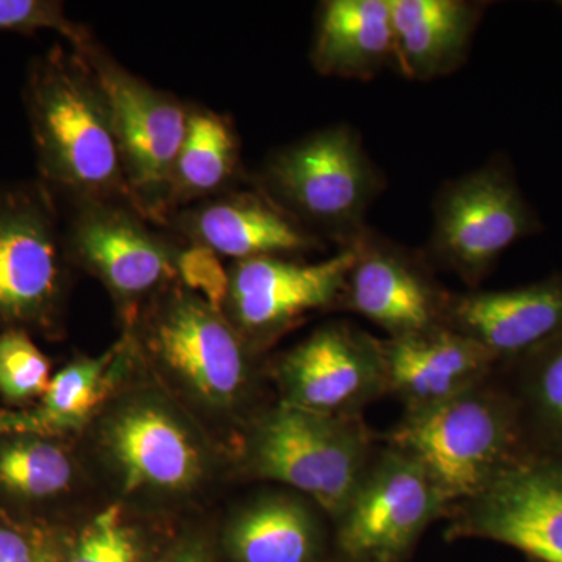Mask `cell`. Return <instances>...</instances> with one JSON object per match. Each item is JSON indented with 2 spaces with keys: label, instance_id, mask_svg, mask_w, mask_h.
Segmentation results:
<instances>
[{
  "label": "cell",
  "instance_id": "6da1fadb",
  "mask_svg": "<svg viewBox=\"0 0 562 562\" xmlns=\"http://www.w3.org/2000/svg\"><path fill=\"white\" fill-rule=\"evenodd\" d=\"M24 103L40 183L50 194L131 205L110 102L83 54L55 46L35 58Z\"/></svg>",
  "mask_w": 562,
  "mask_h": 562
},
{
  "label": "cell",
  "instance_id": "7a4b0ae2",
  "mask_svg": "<svg viewBox=\"0 0 562 562\" xmlns=\"http://www.w3.org/2000/svg\"><path fill=\"white\" fill-rule=\"evenodd\" d=\"M395 442L419 462L443 502L476 497L495 476L535 454L509 392L468 390L414 409Z\"/></svg>",
  "mask_w": 562,
  "mask_h": 562
},
{
  "label": "cell",
  "instance_id": "3957f363",
  "mask_svg": "<svg viewBox=\"0 0 562 562\" xmlns=\"http://www.w3.org/2000/svg\"><path fill=\"white\" fill-rule=\"evenodd\" d=\"M262 180L277 205L346 247L366 232V211L383 188L382 176L349 125L324 128L277 151Z\"/></svg>",
  "mask_w": 562,
  "mask_h": 562
},
{
  "label": "cell",
  "instance_id": "277c9868",
  "mask_svg": "<svg viewBox=\"0 0 562 562\" xmlns=\"http://www.w3.org/2000/svg\"><path fill=\"white\" fill-rule=\"evenodd\" d=\"M79 52L109 99L132 209L144 220L165 221L171 213L173 168L187 138L191 109L133 76L98 44Z\"/></svg>",
  "mask_w": 562,
  "mask_h": 562
},
{
  "label": "cell",
  "instance_id": "5b68a950",
  "mask_svg": "<svg viewBox=\"0 0 562 562\" xmlns=\"http://www.w3.org/2000/svg\"><path fill=\"white\" fill-rule=\"evenodd\" d=\"M513 166L503 157L447 183L435 203L432 255L475 283L506 249L541 233Z\"/></svg>",
  "mask_w": 562,
  "mask_h": 562
},
{
  "label": "cell",
  "instance_id": "8992f818",
  "mask_svg": "<svg viewBox=\"0 0 562 562\" xmlns=\"http://www.w3.org/2000/svg\"><path fill=\"white\" fill-rule=\"evenodd\" d=\"M254 462L266 479L290 484L325 512L344 516L361 483L364 442L336 416L283 403L262 422Z\"/></svg>",
  "mask_w": 562,
  "mask_h": 562
},
{
  "label": "cell",
  "instance_id": "52a82bcc",
  "mask_svg": "<svg viewBox=\"0 0 562 562\" xmlns=\"http://www.w3.org/2000/svg\"><path fill=\"white\" fill-rule=\"evenodd\" d=\"M66 239L40 181L0 191V322H41L61 291Z\"/></svg>",
  "mask_w": 562,
  "mask_h": 562
},
{
  "label": "cell",
  "instance_id": "ba28073f",
  "mask_svg": "<svg viewBox=\"0 0 562 562\" xmlns=\"http://www.w3.org/2000/svg\"><path fill=\"white\" fill-rule=\"evenodd\" d=\"M66 249L122 301H135L177 277L172 244L147 227L132 206L77 203L65 235Z\"/></svg>",
  "mask_w": 562,
  "mask_h": 562
},
{
  "label": "cell",
  "instance_id": "9c48e42d",
  "mask_svg": "<svg viewBox=\"0 0 562 562\" xmlns=\"http://www.w3.org/2000/svg\"><path fill=\"white\" fill-rule=\"evenodd\" d=\"M473 530L536 562H562V454H531L476 495Z\"/></svg>",
  "mask_w": 562,
  "mask_h": 562
},
{
  "label": "cell",
  "instance_id": "30bf717a",
  "mask_svg": "<svg viewBox=\"0 0 562 562\" xmlns=\"http://www.w3.org/2000/svg\"><path fill=\"white\" fill-rule=\"evenodd\" d=\"M358 258L357 243L330 260L301 265L279 257L236 262L231 271V305L246 331L276 330L303 314L331 305L346 290Z\"/></svg>",
  "mask_w": 562,
  "mask_h": 562
},
{
  "label": "cell",
  "instance_id": "8fae6325",
  "mask_svg": "<svg viewBox=\"0 0 562 562\" xmlns=\"http://www.w3.org/2000/svg\"><path fill=\"white\" fill-rule=\"evenodd\" d=\"M442 495L419 462L387 454L344 513L342 543L353 554L390 557L405 549L443 505Z\"/></svg>",
  "mask_w": 562,
  "mask_h": 562
},
{
  "label": "cell",
  "instance_id": "7c38bea8",
  "mask_svg": "<svg viewBox=\"0 0 562 562\" xmlns=\"http://www.w3.org/2000/svg\"><path fill=\"white\" fill-rule=\"evenodd\" d=\"M155 353L202 397L232 402L246 380V358L235 328L201 297L179 294L151 325Z\"/></svg>",
  "mask_w": 562,
  "mask_h": 562
},
{
  "label": "cell",
  "instance_id": "4fadbf2b",
  "mask_svg": "<svg viewBox=\"0 0 562 562\" xmlns=\"http://www.w3.org/2000/svg\"><path fill=\"white\" fill-rule=\"evenodd\" d=\"M280 375L284 403L336 416L371 397L384 382L382 349L346 325H328L284 357Z\"/></svg>",
  "mask_w": 562,
  "mask_h": 562
},
{
  "label": "cell",
  "instance_id": "5bb4252c",
  "mask_svg": "<svg viewBox=\"0 0 562 562\" xmlns=\"http://www.w3.org/2000/svg\"><path fill=\"white\" fill-rule=\"evenodd\" d=\"M355 243L358 258L347 281L355 312L390 331L392 338L446 325L447 302L412 255L369 231Z\"/></svg>",
  "mask_w": 562,
  "mask_h": 562
},
{
  "label": "cell",
  "instance_id": "9a60e30c",
  "mask_svg": "<svg viewBox=\"0 0 562 562\" xmlns=\"http://www.w3.org/2000/svg\"><path fill=\"white\" fill-rule=\"evenodd\" d=\"M443 324L495 360H517L562 333V272L527 286L473 292L447 302Z\"/></svg>",
  "mask_w": 562,
  "mask_h": 562
},
{
  "label": "cell",
  "instance_id": "2e32d148",
  "mask_svg": "<svg viewBox=\"0 0 562 562\" xmlns=\"http://www.w3.org/2000/svg\"><path fill=\"white\" fill-rule=\"evenodd\" d=\"M192 244L235 260L283 257L317 249L319 239L266 192L224 195L181 214Z\"/></svg>",
  "mask_w": 562,
  "mask_h": 562
},
{
  "label": "cell",
  "instance_id": "e0dca14e",
  "mask_svg": "<svg viewBox=\"0 0 562 562\" xmlns=\"http://www.w3.org/2000/svg\"><path fill=\"white\" fill-rule=\"evenodd\" d=\"M384 382L417 408L471 390L490 371L494 357L473 341L441 325L416 335L380 342Z\"/></svg>",
  "mask_w": 562,
  "mask_h": 562
},
{
  "label": "cell",
  "instance_id": "ac0fdd59",
  "mask_svg": "<svg viewBox=\"0 0 562 562\" xmlns=\"http://www.w3.org/2000/svg\"><path fill=\"white\" fill-rule=\"evenodd\" d=\"M394 60L409 80L430 81L464 65L487 3L390 0Z\"/></svg>",
  "mask_w": 562,
  "mask_h": 562
},
{
  "label": "cell",
  "instance_id": "d6986e66",
  "mask_svg": "<svg viewBox=\"0 0 562 562\" xmlns=\"http://www.w3.org/2000/svg\"><path fill=\"white\" fill-rule=\"evenodd\" d=\"M394 60L390 0H327L317 13L312 47L322 76L372 80Z\"/></svg>",
  "mask_w": 562,
  "mask_h": 562
},
{
  "label": "cell",
  "instance_id": "ffe728a7",
  "mask_svg": "<svg viewBox=\"0 0 562 562\" xmlns=\"http://www.w3.org/2000/svg\"><path fill=\"white\" fill-rule=\"evenodd\" d=\"M111 452L128 491L183 490L201 472V458L183 428L161 409L140 406L117 417Z\"/></svg>",
  "mask_w": 562,
  "mask_h": 562
},
{
  "label": "cell",
  "instance_id": "44dd1931",
  "mask_svg": "<svg viewBox=\"0 0 562 562\" xmlns=\"http://www.w3.org/2000/svg\"><path fill=\"white\" fill-rule=\"evenodd\" d=\"M128 342L98 358H83L52 376L43 401L32 412L0 413V432H63L77 430L105 397L124 360Z\"/></svg>",
  "mask_w": 562,
  "mask_h": 562
},
{
  "label": "cell",
  "instance_id": "7402d4cb",
  "mask_svg": "<svg viewBox=\"0 0 562 562\" xmlns=\"http://www.w3.org/2000/svg\"><path fill=\"white\" fill-rule=\"evenodd\" d=\"M239 144L231 122L214 111L191 110L187 138L173 168L169 210L221 192L238 171Z\"/></svg>",
  "mask_w": 562,
  "mask_h": 562
},
{
  "label": "cell",
  "instance_id": "603a6c76",
  "mask_svg": "<svg viewBox=\"0 0 562 562\" xmlns=\"http://www.w3.org/2000/svg\"><path fill=\"white\" fill-rule=\"evenodd\" d=\"M316 546L310 513L290 498H268L250 506L231 531L239 562H308Z\"/></svg>",
  "mask_w": 562,
  "mask_h": 562
},
{
  "label": "cell",
  "instance_id": "cb8c5ba5",
  "mask_svg": "<svg viewBox=\"0 0 562 562\" xmlns=\"http://www.w3.org/2000/svg\"><path fill=\"white\" fill-rule=\"evenodd\" d=\"M525 432L535 454H562V333L514 360Z\"/></svg>",
  "mask_w": 562,
  "mask_h": 562
},
{
  "label": "cell",
  "instance_id": "d4e9b609",
  "mask_svg": "<svg viewBox=\"0 0 562 562\" xmlns=\"http://www.w3.org/2000/svg\"><path fill=\"white\" fill-rule=\"evenodd\" d=\"M72 465L61 449L24 439L0 450V486L21 497L44 498L68 486Z\"/></svg>",
  "mask_w": 562,
  "mask_h": 562
},
{
  "label": "cell",
  "instance_id": "484cf974",
  "mask_svg": "<svg viewBox=\"0 0 562 562\" xmlns=\"http://www.w3.org/2000/svg\"><path fill=\"white\" fill-rule=\"evenodd\" d=\"M50 366L31 336L20 328L0 333V392L21 402L49 387Z\"/></svg>",
  "mask_w": 562,
  "mask_h": 562
},
{
  "label": "cell",
  "instance_id": "4316f807",
  "mask_svg": "<svg viewBox=\"0 0 562 562\" xmlns=\"http://www.w3.org/2000/svg\"><path fill=\"white\" fill-rule=\"evenodd\" d=\"M54 31L83 50L92 41L83 25L70 21L60 2L52 0H0V32L35 33Z\"/></svg>",
  "mask_w": 562,
  "mask_h": 562
},
{
  "label": "cell",
  "instance_id": "83f0119b",
  "mask_svg": "<svg viewBox=\"0 0 562 562\" xmlns=\"http://www.w3.org/2000/svg\"><path fill=\"white\" fill-rule=\"evenodd\" d=\"M66 562H135V547L116 506L92 519Z\"/></svg>",
  "mask_w": 562,
  "mask_h": 562
},
{
  "label": "cell",
  "instance_id": "f1b7e54d",
  "mask_svg": "<svg viewBox=\"0 0 562 562\" xmlns=\"http://www.w3.org/2000/svg\"><path fill=\"white\" fill-rule=\"evenodd\" d=\"M177 277L211 308L222 313L231 294V272L225 271L220 255L201 244H190L177 254Z\"/></svg>",
  "mask_w": 562,
  "mask_h": 562
},
{
  "label": "cell",
  "instance_id": "f546056e",
  "mask_svg": "<svg viewBox=\"0 0 562 562\" xmlns=\"http://www.w3.org/2000/svg\"><path fill=\"white\" fill-rule=\"evenodd\" d=\"M0 562H41V558L24 535L0 527Z\"/></svg>",
  "mask_w": 562,
  "mask_h": 562
},
{
  "label": "cell",
  "instance_id": "4dcf8cb0",
  "mask_svg": "<svg viewBox=\"0 0 562 562\" xmlns=\"http://www.w3.org/2000/svg\"><path fill=\"white\" fill-rule=\"evenodd\" d=\"M177 562H201L198 560V558L192 557V554H183V557L180 558V560H177Z\"/></svg>",
  "mask_w": 562,
  "mask_h": 562
},
{
  "label": "cell",
  "instance_id": "1f68e13d",
  "mask_svg": "<svg viewBox=\"0 0 562 562\" xmlns=\"http://www.w3.org/2000/svg\"><path fill=\"white\" fill-rule=\"evenodd\" d=\"M557 5H558V9H560L562 11V0H560V2H557Z\"/></svg>",
  "mask_w": 562,
  "mask_h": 562
}]
</instances>
